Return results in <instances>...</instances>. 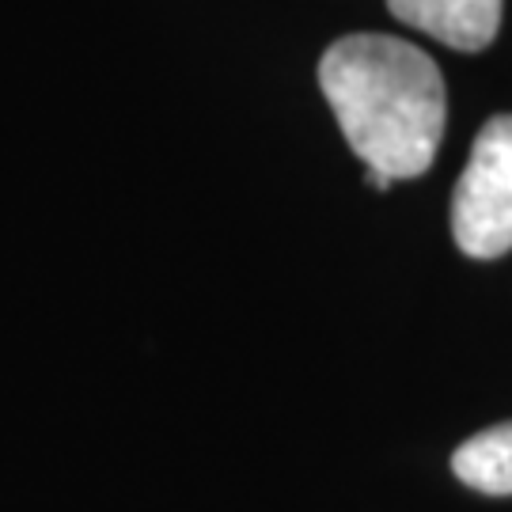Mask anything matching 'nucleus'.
Returning a JSON list of instances; mask_svg holds the SVG:
<instances>
[{"label": "nucleus", "mask_w": 512, "mask_h": 512, "mask_svg": "<svg viewBox=\"0 0 512 512\" xmlns=\"http://www.w3.org/2000/svg\"><path fill=\"white\" fill-rule=\"evenodd\" d=\"M319 88L365 175L414 179L437 160L448 95L437 61L403 38H338L319 61Z\"/></svg>", "instance_id": "nucleus-1"}, {"label": "nucleus", "mask_w": 512, "mask_h": 512, "mask_svg": "<svg viewBox=\"0 0 512 512\" xmlns=\"http://www.w3.org/2000/svg\"><path fill=\"white\" fill-rule=\"evenodd\" d=\"M452 236L471 258L512 251V114L490 118L452 194Z\"/></svg>", "instance_id": "nucleus-2"}, {"label": "nucleus", "mask_w": 512, "mask_h": 512, "mask_svg": "<svg viewBox=\"0 0 512 512\" xmlns=\"http://www.w3.org/2000/svg\"><path fill=\"white\" fill-rule=\"evenodd\" d=\"M505 0H387L391 16L459 54H478L497 38Z\"/></svg>", "instance_id": "nucleus-3"}, {"label": "nucleus", "mask_w": 512, "mask_h": 512, "mask_svg": "<svg viewBox=\"0 0 512 512\" xmlns=\"http://www.w3.org/2000/svg\"><path fill=\"white\" fill-rule=\"evenodd\" d=\"M452 471L459 482L490 497L512 494V421L482 429L471 440H463L452 456Z\"/></svg>", "instance_id": "nucleus-4"}]
</instances>
